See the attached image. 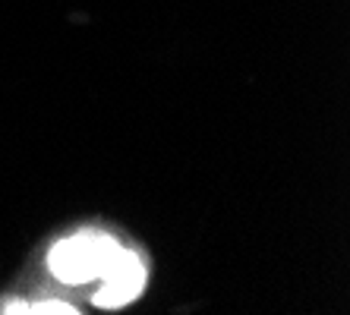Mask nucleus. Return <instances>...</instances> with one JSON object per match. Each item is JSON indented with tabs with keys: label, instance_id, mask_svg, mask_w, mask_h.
I'll return each instance as SVG.
<instances>
[{
	"label": "nucleus",
	"instance_id": "nucleus-3",
	"mask_svg": "<svg viewBox=\"0 0 350 315\" xmlns=\"http://www.w3.org/2000/svg\"><path fill=\"white\" fill-rule=\"evenodd\" d=\"M0 312H29V315H73L76 309L60 299H41V303H7Z\"/></svg>",
	"mask_w": 350,
	"mask_h": 315
},
{
	"label": "nucleus",
	"instance_id": "nucleus-1",
	"mask_svg": "<svg viewBox=\"0 0 350 315\" xmlns=\"http://www.w3.org/2000/svg\"><path fill=\"white\" fill-rule=\"evenodd\" d=\"M117 249L120 246L107 234H73L48 252V268L60 284L79 287V284H89L105 275Z\"/></svg>",
	"mask_w": 350,
	"mask_h": 315
},
{
	"label": "nucleus",
	"instance_id": "nucleus-2",
	"mask_svg": "<svg viewBox=\"0 0 350 315\" xmlns=\"http://www.w3.org/2000/svg\"><path fill=\"white\" fill-rule=\"evenodd\" d=\"M98 281H101V287L95 290L92 303L101 309H120L142 293V287H146V265H142V259L136 252L117 249V256L111 259V265L105 268V275Z\"/></svg>",
	"mask_w": 350,
	"mask_h": 315
}]
</instances>
